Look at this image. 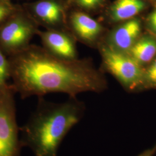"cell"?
<instances>
[{
  "label": "cell",
  "mask_w": 156,
  "mask_h": 156,
  "mask_svg": "<svg viewBox=\"0 0 156 156\" xmlns=\"http://www.w3.org/2000/svg\"><path fill=\"white\" fill-rule=\"evenodd\" d=\"M39 25L22 5L0 26V48L8 57L25 50L38 35Z\"/></svg>",
  "instance_id": "cell-3"
},
{
  "label": "cell",
  "mask_w": 156,
  "mask_h": 156,
  "mask_svg": "<svg viewBox=\"0 0 156 156\" xmlns=\"http://www.w3.org/2000/svg\"><path fill=\"white\" fill-rule=\"evenodd\" d=\"M22 5L39 26L47 30H63L66 23L65 8L57 0H38Z\"/></svg>",
  "instance_id": "cell-6"
},
{
  "label": "cell",
  "mask_w": 156,
  "mask_h": 156,
  "mask_svg": "<svg viewBox=\"0 0 156 156\" xmlns=\"http://www.w3.org/2000/svg\"><path fill=\"white\" fill-rule=\"evenodd\" d=\"M101 0H77L78 4L86 8H93L98 5Z\"/></svg>",
  "instance_id": "cell-15"
},
{
  "label": "cell",
  "mask_w": 156,
  "mask_h": 156,
  "mask_svg": "<svg viewBox=\"0 0 156 156\" xmlns=\"http://www.w3.org/2000/svg\"><path fill=\"white\" fill-rule=\"evenodd\" d=\"M11 79V66L9 58L0 48V87L7 85Z\"/></svg>",
  "instance_id": "cell-12"
},
{
  "label": "cell",
  "mask_w": 156,
  "mask_h": 156,
  "mask_svg": "<svg viewBox=\"0 0 156 156\" xmlns=\"http://www.w3.org/2000/svg\"><path fill=\"white\" fill-rule=\"evenodd\" d=\"M0 1H11V0H0Z\"/></svg>",
  "instance_id": "cell-18"
},
{
  "label": "cell",
  "mask_w": 156,
  "mask_h": 156,
  "mask_svg": "<svg viewBox=\"0 0 156 156\" xmlns=\"http://www.w3.org/2000/svg\"><path fill=\"white\" fill-rule=\"evenodd\" d=\"M140 64L151 62L156 55V39L145 37L137 41L127 53Z\"/></svg>",
  "instance_id": "cell-11"
},
{
  "label": "cell",
  "mask_w": 156,
  "mask_h": 156,
  "mask_svg": "<svg viewBox=\"0 0 156 156\" xmlns=\"http://www.w3.org/2000/svg\"><path fill=\"white\" fill-rule=\"evenodd\" d=\"M83 112V105L76 97L61 104L38 97L35 111L20 127L23 147L29 148L34 156H57L62 140L80 121Z\"/></svg>",
  "instance_id": "cell-2"
},
{
  "label": "cell",
  "mask_w": 156,
  "mask_h": 156,
  "mask_svg": "<svg viewBox=\"0 0 156 156\" xmlns=\"http://www.w3.org/2000/svg\"><path fill=\"white\" fill-rule=\"evenodd\" d=\"M149 21L151 28L156 33V10L153 12L150 15Z\"/></svg>",
  "instance_id": "cell-17"
},
{
  "label": "cell",
  "mask_w": 156,
  "mask_h": 156,
  "mask_svg": "<svg viewBox=\"0 0 156 156\" xmlns=\"http://www.w3.org/2000/svg\"><path fill=\"white\" fill-rule=\"evenodd\" d=\"M156 153V143L155 145L151 148H148L141 152L137 156H154Z\"/></svg>",
  "instance_id": "cell-16"
},
{
  "label": "cell",
  "mask_w": 156,
  "mask_h": 156,
  "mask_svg": "<svg viewBox=\"0 0 156 156\" xmlns=\"http://www.w3.org/2000/svg\"><path fill=\"white\" fill-rule=\"evenodd\" d=\"M145 7L142 0H117L111 10L114 22L128 20L138 15Z\"/></svg>",
  "instance_id": "cell-10"
},
{
  "label": "cell",
  "mask_w": 156,
  "mask_h": 156,
  "mask_svg": "<svg viewBox=\"0 0 156 156\" xmlns=\"http://www.w3.org/2000/svg\"><path fill=\"white\" fill-rule=\"evenodd\" d=\"M140 31V20L136 19L128 20L112 34V46L120 51L127 53L137 41Z\"/></svg>",
  "instance_id": "cell-8"
},
{
  "label": "cell",
  "mask_w": 156,
  "mask_h": 156,
  "mask_svg": "<svg viewBox=\"0 0 156 156\" xmlns=\"http://www.w3.org/2000/svg\"><path fill=\"white\" fill-rule=\"evenodd\" d=\"M16 94L11 83L0 87V156H20L23 148L17 123Z\"/></svg>",
  "instance_id": "cell-4"
},
{
  "label": "cell",
  "mask_w": 156,
  "mask_h": 156,
  "mask_svg": "<svg viewBox=\"0 0 156 156\" xmlns=\"http://www.w3.org/2000/svg\"><path fill=\"white\" fill-rule=\"evenodd\" d=\"M101 53L106 68L126 89L135 91L145 87V72L133 57L111 45L102 46Z\"/></svg>",
  "instance_id": "cell-5"
},
{
  "label": "cell",
  "mask_w": 156,
  "mask_h": 156,
  "mask_svg": "<svg viewBox=\"0 0 156 156\" xmlns=\"http://www.w3.org/2000/svg\"><path fill=\"white\" fill-rule=\"evenodd\" d=\"M23 1H29V0H23Z\"/></svg>",
  "instance_id": "cell-19"
},
{
  "label": "cell",
  "mask_w": 156,
  "mask_h": 156,
  "mask_svg": "<svg viewBox=\"0 0 156 156\" xmlns=\"http://www.w3.org/2000/svg\"><path fill=\"white\" fill-rule=\"evenodd\" d=\"M44 48L51 55L64 60H75L76 50L72 37L64 30H39L38 35Z\"/></svg>",
  "instance_id": "cell-7"
},
{
  "label": "cell",
  "mask_w": 156,
  "mask_h": 156,
  "mask_svg": "<svg viewBox=\"0 0 156 156\" xmlns=\"http://www.w3.org/2000/svg\"><path fill=\"white\" fill-rule=\"evenodd\" d=\"M69 23L73 31L85 41H94L102 31L99 23L82 12L73 13L70 16Z\"/></svg>",
  "instance_id": "cell-9"
},
{
  "label": "cell",
  "mask_w": 156,
  "mask_h": 156,
  "mask_svg": "<svg viewBox=\"0 0 156 156\" xmlns=\"http://www.w3.org/2000/svg\"><path fill=\"white\" fill-rule=\"evenodd\" d=\"M18 5L11 1H0V26L16 10Z\"/></svg>",
  "instance_id": "cell-13"
},
{
  "label": "cell",
  "mask_w": 156,
  "mask_h": 156,
  "mask_svg": "<svg viewBox=\"0 0 156 156\" xmlns=\"http://www.w3.org/2000/svg\"><path fill=\"white\" fill-rule=\"evenodd\" d=\"M145 87H156V58L145 73Z\"/></svg>",
  "instance_id": "cell-14"
},
{
  "label": "cell",
  "mask_w": 156,
  "mask_h": 156,
  "mask_svg": "<svg viewBox=\"0 0 156 156\" xmlns=\"http://www.w3.org/2000/svg\"><path fill=\"white\" fill-rule=\"evenodd\" d=\"M12 84L22 99L62 93L70 97L86 91L100 92L106 82L91 68L75 60L51 55L44 48L31 45L8 57Z\"/></svg>",
  "instance_id": "cell-1"
}]
</instances>
